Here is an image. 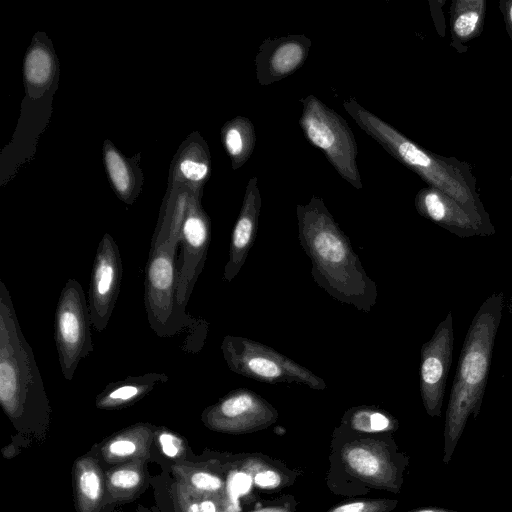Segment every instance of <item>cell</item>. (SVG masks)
<instances>
[{
  "label": "cell",
  "instance_id": "1",
  "mask_svg": "<svg viewBox=\"0 0 512 512\" xmlns=\"http://www.w3.org/2000/svg\"><path fill=\"white\" fill-rule=\"evenodd\" d=\"M298 238L310 258L315 283L332 298L368 313L376 304V283L366 273L347 235L324 201L312 196L297 205Z\"/></svg>",
  "mask_w": 512,
  "mask_h": 512
},
{
  "label": "cell",
  "instance_id": "2",
  "mask_svg": "<svg viewBox=\"0 0 512 512\" xmlns=\"http://www.w3.org/2000/svg\"><path fill=\"white\" fill-rule=\"evenodd\" d=\"M409 463L393 434H358L338 425L331 436L326 484L340 496H365L372 490L399 494Z\"/></svg>",
  "mask_w": 512,
  "mask_h": 512
},
{
  "label": "cell",
  "instance_id": "3",
  "mask_svg": "<svg viewBox=\"0 0 512 512\" xmlns=\"http://www.w3.org/2000/svg\"><path fill=\"white\" fill-rule=\"evenodd\" d=\"M503 306L504 294H491L478 309L467 331L445 417V464L451 461L468 418L472 415L476 419L480 413Z\"/></svg>",
  "mask_w": 512,
  "mask_h": 512
},
{
  "label": "cell",
  "instance_id": "4",
  "mask_svg": "<svg viewBox=\"0 0 512 512\" xmlns=\"http://www.w3.org/2000/svg\"><path fill=\"white\" fill-rule=\"evenodd\" d=\"M0 404L15 424L32 415H47L43 380L19 325L8 288L0 280Z\"/></svg>",
  "mask_w": 512,
  "mask_h": 512
},
{
  "label": "cell",
  "instance_id": "5",
  "mask_svg": "<svg viewBox=\"0 0 512 512\" xmlns=\"http://www.w3.org/2000/svg\"><path fill=\"white\" fill-rule=\"evenodd\" d=\"M346 112L355 123L376 140L396 160L415 171L433 188L459 203L478 223L484 234L495 233L488 216L479 206L468 188L452 177L444 163L420 148L396 128L362 107L355 99L343 102Z\"/></svg>",
  "mask_w": 512,
  "mask_h": 512
},
{
  "label": "cell",
  "instance_id": "6",
  "mask_svg": "<svg viewBox=\"0 0 512 512\" xmlns=\"http://www.w3.org/2000/svg\"><path fill=\"white\" fill-rule=\"evenodd\" d=\"M181 225L171 224L154 236L145 270L144 304L149 325L160 337H169L192 322L177 305L176 254Z\"/></svg>",
  "mask_w": 512,
  "mask_h": 512
},
{
  "label": "cell",
  "instance_id": "7",
  "mask_svg": "<svg viewBox=\"0 0 512 512\" xmlns=\"http://www.w3.org/2000/svg\"><path fill=\"white\" fill-rule=\"evenodd\" d=\"M300 102L299 124L306 140L322 151L344 180L361 189L363 184L356 162L357 143L345 119L312 94Z\"/></svg>",
  "mask_w": 512,
  "mask_h": 512
},
{
  "label": "cell",
  "instance_id": "8",
  "mask_svg": "<svg viewBox=\"0 0 512 512\" xmlns=\"http://www.w3.org/2000/svg\"><path fill=\"white\" fill-rule=\"evenodd\" d=\"M220 348L228 368L246 378L269 384H302L314 390L327 387L311 370L255 340L226 335Z\"/></svg>",
  "mask_w": 512,
  "mask_h": 512
},
{
  "label": "cell",
  "instance_id": "9",
  "mask_svg": "<svg viewBox=\"0 0 512 512\" xmlns=\"http://www.w3.org/2000/svg\"><path fill=\"white\" fill-rule=\"evenodd\" d=\"M91 315L82 285L70 278L63 286L54 317V337L63 377L73 379L78 364L93 351Z\"/></svg>",
  "mask_w": 512,
  "mask_h": 512
},
{
  "label": "cell",
  "instance_id": "10",
  "mask_svg": "<svg viewBox=\"0 0 512 512\" xmlns=\"http://www.w3.org/2000/svg\"><path fill=\"white\" fill-rule=\"evenodd\" d=\"M278 417L277 409L261 395L239 388L205 408L201 421L212 431L236 435L264 430Z\"/></svg>",
  "mask_w": 512,
  "mask_h": 512
},
{
  "label": "cell",
  "instance_id": "11",
  "mask_svg": "<svg viewBox=\"0 0 512 512\" xmlns=\"http://www.w3.org/2000/svg\"><path fill=\"white\" fill-rule=\"evenodd\" d=\"M454 332L451 312L421 347L420 393L426 413L441 416L444 391L452 362Z\"/></svg>",
  "mask_w": 512,
  "mask_h": 512
},
{
  "label": "cell",
  "instance_id": "12",
  "mask_svg": "<svg viewBox=\"0 0 512 512\" xmlns=\"http://www.w3.org/2000/svg\"><path fill=\"white\" fill-rule=\"evenodd\" d=\"M122 274L119 248L106 233L96 250L89 287L92 327L98 332L104 331L109 323L120 292Z\"/></svg>",
  "mask_w": 512,
  "mask_h": 512
},
{
  "label": "cell",
  "instance_id": "13",
  "mask_svg": "<svg viewBox=\"0 0 512 512\" xmlns=\"http://www.w3.org/2000/svg\"><path fill=\"white\" fill-rule=\"evenodd\" d=\"M211 238L210 221L203 211L193 206L184 218L181 233V248L176 261V300L183 315L197 279L207 258Z\"/></svg>",
  "mask_w": 512,
  "mask_h": 512
},
{
  "label": "cell",
  "instance_id": "14",
  "mask_svg": "<svg viewBox=\"0 0 512 512\" xmlns=\"http://www.w3.org/2000/svg\"><path fill=\"white\" fill-rule=\"evenodd\" d=\"M311 45L309 38L299 34L265 39L255 58L259 84L267 86L295 73L305 63Z\"/></svg>",
  "mask_w": 512,
  "mask_h": 512
},
{
  "label": "cell",
  "instance_id": "15",
  "mask_svg": "<svg viewBox=\"0 0 512 512\" xmlns=\"http://www.w3.org/2000/svg\"><path fill=\"white\" fill-rule=\"evenodd\" d=\"M261 210V194L256 177L249 179L242 207L234 225L223 280L231 282L240 272L253 246Z\"/></svg>",
  "mask_w": 512,
  "mask_h": 512
},
{
  "label": "cell",
  "instance_id": "16",
  "mask_svg": "<svg viewBox=\"0 0 512 512\" xmlns=\"http://www.w3.org/2000/svg\"><path fill=\"white\" fill-rule=\"evenodd\" d=\"M417 211L459 237L484 235L474 218L454 199L435 188H425L415 198Z\"/></svg>",
  "mask_w": 512,
  "mask_h": 512
},
{
  "label": "cell",
  "instance_id": "17",
  "mask_svg": "<svg viewBox=\"0 0 512 512\" xmlns=\"http://www.w3.org/2000/svg\"><path fill=\"white\" fill-rule=\"evenodd\" d=\"M235 456L227 461L210 459L201 463L179 462L171 467L174 481L191 491L228 498V475L233 470Z\"/></svg>",
  "mask_w": 512,
  "mask_h": 512
},
{
  "label": "cell",
  "instance_id": "18",
  "mask_svg": "<svg viewBox=\"0 0 512 512\" xmlns=\"http://www.w3.org/2000/svg\"><path fill=\"white\" fill-rule=\"evenodd\" d=\"M155 428V425L147 422L128 426L103 440L98 445L99 455L111 465L140 459L148 461Z\"/></svg>",
  "mask_w": 512,
  "mask_h": 512
},
{
  "label": "cell",
  "instance_id": "19",
  "mask_svg": "<svg viewBox=\"0 0 512 512\" xmlns=\"http://www.w3.org/2000/svg\"><path fill=\"white\" fill-rule=\"evenodd\" d=\"M233 470L245 472L252 485L263 491H279L293 485L302 472L262 454L235 455Z\"/></svg>",
  "mask_w": 512,
  "mask_h": 512
},
{
  "label": "cell",
  "instance_id": "20",
  "mask_svg": "<svg viewBox=\"0 0 512 512\" xmlns=\"http://www.w3.org/2000/svg\"><path fill=\"white\" fill-rule=\"evenodd\" d=\"M73 482L77 512H99L105 503L106 480L98 459L90 455L77 458Z\"/></svg>",
  "mask_w": 512,
  "mask_h": 512
},
{
  "label": "cell",
  "instance_id": "21",
  "mask_svg": "<svg viewBox=\"0 0 512 512\" xmlns=\"http://www.w3.org/2000/svg\"><path fill=\"white\" fill-rule=\"evenodd\" d=\"M167 381L168 376L165 373L150 372L111 382L96 396L95 406L101 410L125 408L145 397L157 385Z\"/></svg>",
  "mask_w": 512,
  "mask_h": 512
},
{
  "label": "cell",
  "instance_id": "22",
  "mask_svg": "<svg viewBox=\"0 0 512 512\" xmlns=\"http://www.w3.org/2000/svg\"><path fill=\"white\" fill-rule=\"evenodd\" d=\"M146 460L113 465L105 472V503L128 501L136 497L147 480Z\"/></svg>",
  "mask_w": 512,
  "mask_h": 512
},
{
  "label": "cell",
  "instance_id": "23",
  "mask_svg": "<svg viewBox=\"0 0 512 512\" xmlns=\"http://www.w3.org/2000/svg\"><path fill=\"white\" fill-rule=\"evenodd\" d=\"M340 427L358 434H393L399 422L388 411L374 405H359L346 410Z\"/></svg>",
  "mask_w": 512,
  "mask_h": 512
},
{
  "label": "cell",
  "instance_id": "24",
  "mask_svg": "<svg viewBox=\"0 0 512 512\" xmlns=\"http://www.w3.org/2000/svg\"><path fill=\"white\" fill-rule=\"evenodd\" d=\"M222 141L233 169L240 168L249 160L255 147L254 124L242 116L232 119L222 129Z\"/></svg>",
  "mask_w": 512,
  "mask_h": 512
},
{
  "label": "cell",
  "instance_id": "25",
  "mask_svg": "<svg viewBox=\"0 0 512 512\" xmlns=\"http://www.w3.org/2000/svg\"><path fill=\"white\" fill-rule=\"evenodd\" d=\"M175 512H229V499L189 490L174 481L170 487Z\"/></svg>",
  "mask_w": 512,
  "mask_h": 512
},
{
  "label": "cell",
  "instance_id": "26",
  "mask_svg": "<svg viewBox=\"0 0 512 512\" xmlns=\"http://www.w3.org/2000/svg\"><path fill=\"white\" fill-rule=\"evenodd\" d=\"M154 443L168 459L174 460L176 463L186 460L188 443L179 433L165 426H156Z\"/></svg>",
  "mask_w": 512,
  "mask_h": 512
},
{
  "label": "cell",
  "instance_id": "27",
  "mask_svg": "<svg viewBox=\"0 0 512 512\" xmlns=\"http://www.w3.org/2000/svg\"><path fill=\"white\" fill-rule=\"evenodd\" d=\"M52 70V61L49 53L41 47L32 49L25 60V76L34 86L47 83Z\"/></svg>",
  "mask_w": 512,
  "mask_h": 512
},
{
  "label": "cell",
  "instance_id": "28",
  "mask_svg": "<svg viewBox=\"0 0 512 512\" xmlns=\"http://www.w3.org/2000/svg\"><path fill=\"white\" fill-rule=\"evenodd\" d=\"M398 500L390 498H357L341 502L327 512H391Z\"/></svg>",
  "mask_w": 512,
  "mask_h": 512
},
{
  "label": "cell",
  "instance_id": "29",
  "mask_svg": "<svg viewBox=\"0 0 512 512\" xmlns=\"http://www.w3.org/2000/svg\"><path fill=\"white\" fill-rule=\"evenodd\" d=\"M105 163L115 189L121 195H126L130 189L131 179L125 161L114 149H110L105 153Z\"/></svg>",
  "mask_w": 512,
  "mask_h": 512
},
{
  "label": "cell",
  "instance_id": "30",
  "mask_svg": "<svg viewBox=\"0 0 512 512\" xmlns=\"http://www.w3.org/2000/svg\"><path fill=\"white\" fill-rule=\"evenodd\" d=\"M182 175L192 182H203L209 174V163L205 158L184 159L179 164Z\"/></svg>",
  "mask_w": 512,
  "mask_h": 512
},
{
  "label": "cell",
  "instance_id": "31",
  "mask_svg": "<svg viewBox=\"0 0 512 512\" xmlns=\"http://www.w3.org/2000/svg\"><path fill=\"white\" fill-rule=\"evenodd\" d=\"M298 501L293 495H283L259 504L248 512H297Z\"/></svg>",
  "mask_w": 512,
  "mask_h": 512
},
{
  "label": "cell",
  "instance_id": "32",
  "mask_svg": "<svg viewBox=\"0 0 512 512\" xmlns=\"http://www.w3.org/2000/svg\"><path fill=\"white\" fill-rule=\"evenodd\" d=\"M479 21V14L475 11H468L460 14L454 22V31L458 36L466 37L472 34Z\"/></svg>",
  "mask_w": 512,
  "mask_h": 512
},
{
  "label": "cell",
  "instance_id": "33",
  "mask_svg": "<svg viewBox=\"0 0 512 512\" xmlns=\"http://www.w3.org/2000/svg\"><path fill=\"white\" fill-rule=\"evenodd\" d=\"M406 512H459V511L442 508V507H422V508L409 510Z\"/></svg>",
  "mask_w": 512,
  "mask_h": 512
},
{
  "label": "cell",
  "instance_id": "34",
  "mask_svg": "<svg viewBox=\"0 0 512 512\" xmlns=\"http://www.w3.org/2000/svg\"><path fill=\"white\" fill-rule=\"evenodd\" d=\"M509 16H510V20H511V22H512V5H511V7H510V9H509Z\"/></svg>",
  "mask_w": 512,
  "mask_h": 512
}]
</instances>
